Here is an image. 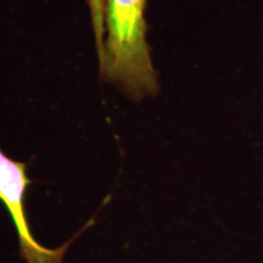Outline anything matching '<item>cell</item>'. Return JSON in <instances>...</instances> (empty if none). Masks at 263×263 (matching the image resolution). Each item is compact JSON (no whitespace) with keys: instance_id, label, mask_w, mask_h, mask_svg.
Wrapping results in <instances>:
<instances>
[{"instance_id":"obj_1","label":"cell","mask_w":263,"mask_h":263,"mask_svg":"<svg viewBox=\"0 0 263 263\" xmlns=\"http://www.w3.org/2000/svg\"><path fill=\"white\" fill-rule=\"evenodd\" d=\"M147 0H91L101 77L141 100L159 93L157 71L146 42Z\"/></svg>"},{"instance_id":"obj_2","label":"cell","mask_w":263,"mask_h":263,"mask_svg":"<svg viewBox=\"0 0 263 263\" xmlns=\"http://www.w3.org/2000/svg\"><path fill=\"white\" fill-rule=\"evenodd\" d=\"M27 162H21L10 159L0 149V202L4 205L14 222L16 233L18 235V245L21 257L27 263H62L64 256L70 248L71 242L85 230L87 224L73 238L66 241L58 249H49L42 245L33 235L29 226L27 209H26V197L33 180L28 178Z\"/></svg>"}]
</instances>
